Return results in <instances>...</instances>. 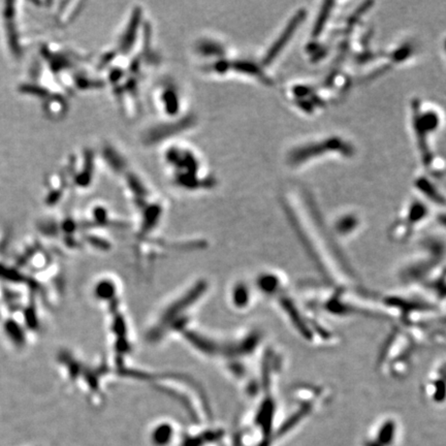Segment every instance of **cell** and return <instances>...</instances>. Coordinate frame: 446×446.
<instances>
[{"label":"cell","mask_w":446,"mask_h":446,"mask_svg":"<svg viewBox=\"0 0 446 446\" xmlns=\"http://www.w3.org/2000/svg\"><path fill=\"white\" fill-rule=\"evenodd\" d=\"M6 331L8 333V335L11 336L12 340L15 341L16 343H19L21 341L20 339V330L18 329V327L13 323V322H8L6 325Z\"/></svg>","instance_id":"cell-1"},{"label":"cell","mask_w":446,"mask_h":446,"mask_svg":"<svg viewBox=\"0 0 446 446\" xmlns=\"http://www.w3.org/2000/svg\"><path fill=\"white\" fill-rule=\"evenodd\" d=\"M393 437V428L391 426H388L386 428H384V430L381 431V435H379V438L381 439L382 443H390L392 441Z\"/></svg>","instance_id":"cell-2"}]
</instances>
